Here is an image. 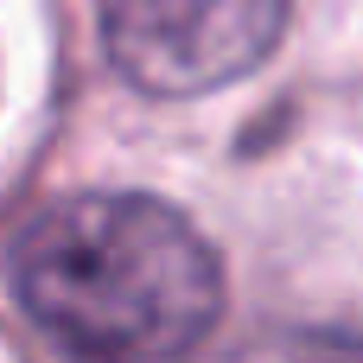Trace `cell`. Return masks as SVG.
<instances>
[{
  "mask_svg": "<svg viewBox=\"0 0 363 363\" xmlns=\"http://www.w3.org/2000/svg\"><path fill=\"white\" fill-rule=\"evenodd\" d=\"M13 294L70 363H191L223 319L217 249L147 191H77L13 242Z\"/></svg>",
  "mask_w": 363,
  "mask_h": 363,
  "instance_id": "cell-1",
  "label": "cell"
},
{
  "mask_svg": "<svg viewBox=\"0 0 363 363\" xmlns=\"http://www.w3.org/2000/svg\"><path fill=\"white\" fill-rule=\"evenodd\" d=\"M287 32V0H102V51L140 96L242 83Z\"/></svg>",
  "mask_w": 363,
  "mask_h": 363,
  "instance_id": "cell-2",
  "label": "cell"
},
{
  "mask_svg": "<svg viewBox=\"0 0 363 363\" xmlns=\"http://www.w3.org/2000/svg\"><path fill=\"white\" fill-rule=\"evenodd\" d=\"M287 363H363V338H306Z\"/></svg>",
  "mask_w": 363,
  "mask_h": 363,
  "instance_id": "cell-3",
  "label": "cell"
}]
</instances>
